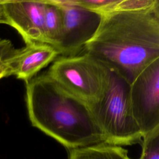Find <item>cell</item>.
Wrapping results in <instances>:
<instances>
[{
  "instance_id": "1",
  "label": "cell",
  "mask_w": 159,
  "mask_h": 159,
  "mask_svg": "<svg viewBox=\"0 0 159 159\" xmlns=\"http://www.w3.org/2000/svg\"><path fill=\"white\" fill-rule=\"evenodd\" d=\"M83 50L131 84L159 58V2L145 8L102 15Z\"/></svg>"
},
{
  "instance_id": "2",
  "label": "cell",
  "mask_w": 159,
  "mask_h": 159,
  "mask_svg": "<svg viewBox=\"0 0 159 159\" xmlns=\"http://www.w3.org/2000/svg\"><path fill=\"white\" fill-rule=\"evenodd\" d=\"M25 83V101L32 125L68 150L105 142L88 104L47 75Z\"/></svg>"
},
{
  "instance_id": "3",
  "label": "cell",
  "mask_w": 159,
  "mask_h": 159,
  "mask_svg": "<svg viewBox=\"0 0 159 159\" xmlns=\"http://www.w3.org/2000/svg\"><path fill=\"white\" fill-rule=\"evenodd\" d=\"M130 89V84L110 69L109 80L102 94L88 105L106 143L124 146L142 140V134L131 111Z\"/></svg>"
},
{
  "instance_id": "4",
  "label": "cell",
  "mask_w": 159,
  "mask_h": 159,
  "mask_svg": "<svg viewBox=\"0 0 159 159\" xmlns=\"http://www.w3.org/2000/svg\"><path fill=\"white\" fill-rule=\"evenodd\" d=\"M47 75L60 87L89 105L102 94L109 80L110 69L85 52L57 58Z\"/></svg>"
},
{
  "instance_id": "5",
  "label": "cell",
  "mask_w": 159,
  "mask_h": 159,
  "mask_svg": "<svg viewBox=\"0 0 159 159\" xmlns=\"http://www.w3.org/2000/svg\"><path fill=\"white\" fill-rule=\"evenodd\" d=\"M130 101L132 116L143 136L159 127V58L130 84Z\"/></svg>"
},
{
  "instance_id": "6",
  "label": "cell",
  "mask_w": 159,
  "mask_h": 159,
  "mask_svg": "<svg viewBox=\"0 0 159 159\" xmlns=\"http://www.w3.org/2000/svg\"><path fill=\"white\" fill-rule=\"evenodd\" d=\"M53 3L58 7L61 17L59 55H77L95 34L102 15L76 6Z\"/></svg>"
},
{
  "instance_id": "7",
  "label": "cell",
  "mask_w": 159,
  "mask_h": 159,
  "mask_svg": "<svg viewBox=\"0 0 159 159\" xmlns=\"http://www.w3.org/2000/svg\"><path fill=\"white\" fill-rule=\"evenodd\" d=\"M2 24L15 29L25 44L45 43L43 34L44 3L34 0H0Z\"/></svg>"
},
{
  "instance_id": "8",
  "label": "cell",
  "mask_w": 159,
  "mask_h": 159,
  "mask_svg": "<svg viewBox=\"0 0 159 159\" xmlns=\"http://www.w3.org/2000/svg\"><path fill=\"white\" fill-rule=\"evenodd\" d=\"M59 55L53 47L45 43L25 44L4 59L7 76H15L25 82L32 79L42 68L53 61Z\"/></svg>"
},
{
  "instance_id": "9",
  "label": "cell",
  "mask_w": 159,
  "mask_h": 159,
  "mask_svg": "<svg viewBox=\"0 0 159 159\" xmlns=\"http://www.w3.org/2000/svg\"><path fill=\"white\" fill-rule=\"evenodd\" d=\"M42 2H57L85 8L101 15L112 12L149 7L159 0H34Z\"/></svg>"
},
{
  "instance_id": "10",
  "label": "cell",
  "mask_w": 159,
  "mask_h": 159,
  "mask_svg": "<svg viewBox=\"0 0 159 159\" xmlns=\"http://www.w3.org/2000/svg\"><path fill=\"white\" fill-rule=\"evenodd\" d=\"M68 159H132L122 146L102 142L69 150Z\"/></svg>"
},
{
  "instance_id": "11",
  "label": "cell",
  "mask_w": 159,
  "mask_h": 159,
  "mask_svg": "<svg viewBox=\"0 0 159 159\" xmlns=\"http://www.w3.org/2000/svg\"><path fill=\"white\" fill-rule=\"evenodd\" d=\"M43 3V28L45 43L58 51L61 34L60 11L55 3L48 2Z\"/></svg>"
},
{
  "instance_id": "12",
  "label": "cell",
  "mask_w": 159,
  "mask_h": 159,
  "mask_svg": "<svg viewBox=\"0 0 159 159\" xmlns=\"http://www.w3.org/2000/svg\"><path fill=\"white\" fill-rule=\"evenodd\" d=\"M141 142L139 159H159V127L144 135Z\"/></svg>"
},
{
  "instance_id": "13",
  "label": "cell",
  "mask_w": 159,
  "mask_h": 159,
  "mask_svg": "<svg viewBox=\"0 0 159 159\" xmlns=\"http://www.w3.org/2000/svg\"><path fill=\"white\" fill-rule=\"evenodd\" d=\"M15 50L11 40L0 39V59H5Z\"/></svg>"
},
{
  "instance_id": "14",
  "label": "cell",
  "mask_w": 159,
  "mask_h": 159,
  "mask_svg": "<svg viewBox=\"0 0 159 159\" xmlns=\"http://www.w3.org/2000/svg\"><path fill=\"white\" fill-rule=\"evenodd\" d=\"M7 76V67L2 59H0V79Z\"/></svg>"
},
{
  "instance_id": "15",
  "label": "cell",
  "mask_w": 159,
  "mask_h": 159,
  "mask_svg": "<svg viewBox=\"0 0 159 159\" xmlns=\"http://www.w3.org/2000/svg\"><path fill=\"white\" fill-rule=\"evenodd\" d=\"M2 6L0 4V24H2Z\"/></svg>"
}]
</instances>
